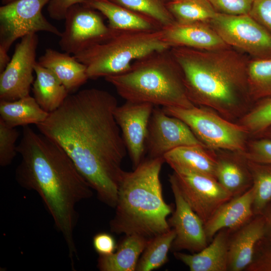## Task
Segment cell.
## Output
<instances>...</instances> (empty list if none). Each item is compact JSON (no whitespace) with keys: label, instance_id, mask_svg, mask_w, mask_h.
I'll return each mask as SVG.
<instances>
[{"label":"cell","instance_id":"1","mask_svg":"<svg viewBox=\"0 0 271 271\" xmlns=\"http://www.w3.org/2000/svg\"><path fill=\"white\" fill-rule=\"evenodd\" d=\"M116 98L97 88L68 95L37 127L59 145L94 190L98 199L115 208L125 172L126 148L114 115Z\"/></svg>","mask_w":271,"mask_h":271},{"label":"cell","instance_id":"2","mask_svg":"<svg viewBox=\"0 0 271 271\" xmlns=\"http://www.w3.org/2000/svg\"><path fill=\"white\" fill-rule=\"evenodd\" d=\"M17 152L21 160L16 179L22 187L39 195L66 242L73 265L76 206L91 197L92 188L59 145L28 125L24 126Z\"/></svg>","mask_w":271,"mask_h":271},{"label":"cell","instance_id":"3","mask_svg":"<svg viewBox=\"0 0 271 271\" xmlns=\"http://www.w3.org/2000/svg\"><path fill=\"white\" fill-rule=\"evenodd\" d=\"M171 52L182 71L189 98L236 122L252 106L248 92L249 60L230 47L200 50L174 47Z\"/></svg>","mask_w":271,"mask_h":271},{"label":"cell","instance_id":"4","mask_svg":"<svg viewBox=\"0 0 271 271\" xmlns=\"http://www.w3.org/2000/svg\"><path fill=\"white\" fill-rule=\"evenodd\" d=\"M164 162V158H149L133 171H125L110 221L111 232L150 239L171 229L167 217L172 208L164 199L160 179Z\"/></svg>","mask_w":271,"mask_h":271},{"label":"cell","instance_id":"5","mask_svg":"<svg viewBox=\"0 0 271 271\" xmlns=\"http://www.w3.org/2000/svg\"><path fill=\"white\" fill-rule=\"evenodd\" d=\"M104 78L126 101L162 107L196 106L188 97L170 49L151 53L134 61L125 72Z\"/></svg>","mask_w":271,"mask_h":271},{"label":"cell","instance_id":"6","mask_svg":"<svg viewBox=\"0 0 271 271\" xmlns=\"http://www.w3.org/2000/svg\"><path fill=\"white\" fill-rule=\"evenodd\" d=\"M170 49L163 39L162 28L155 31L112 29L105 39L74 56L86 67L89 79H95L123 73L134 61Z\"/></svg>","mask_w":271,"mask_h":271},{"label":"cell","instance_id":"7","mask_svg":"<svg viewBox=\"0 0 271 271\" xmlns=\"http://www.w3.org/2000/svg\"><path fill=\"white\" fill-rule=\"evenodd\" d=\"M166 113L184 121L208 149L244 151L249 133L237 122L230 121L204 106L163 107Z\"/></svg>","mask_w":271,"mask_h":271},{"label":"cell","instance_id":"8","mask_svg":"<svg viewBox=\"0 0 271 271\" xmlns=\"http://www.w3.org/2000/svg\"><path fill=\"white\" fill-rule=\"evenodd\" d=\"M209 24L228 46L252 58H271V34L249 14L217 13Z\"/></svg>","mask_w":271,"mask_h":271},{"label":"cell","instance_id":"9","mask_svg":"<svg viewBox=\"0 0 271 271\" xmlns=\"http://www.w3.org/2000/svg\"><path fill=\"white\" fill-rule=\"evenodd\" d=\"M49 0H15L0 7V48L9 51L19 38L44 31L60 37L61 32L42 14Z\"/></svg>","mask_w":271,"mask_h":271},{"label":"cell","instance_id":"10","mask_svg":"<svg viewBox=\"0 0 271 271\" xmlns=\"http://www.w3.org/2000/svg\"><path fill=\"white\" fill-rule=\"evenodd\" d=\"M186 201L204 224L232 195L215 178L177 165H170Z\"/></svg>","mask_w":271,"mask_h":271},{"label":"cell","instance_id":"11","mask_svg":"<svg viewBox=\"0 0 271 271\" xmlns=\"http://www.w3.org/2000/svg\"><path fill=\"white\" fill-rule=\"evenodd\" d=\"M38 44L37 35L31 33L16 45L10 62L0 74L1 100L14 101L30 95Z\"/></svg>","mask_w":271,"mask_h":271},{"label":"cell","instance_id":"12","mask_svg":"<svg viewBox=\"0 0 271 271\" xmlns=\"http://www.w3.org/2000/svg\"><path fill=\"white\" fill-rule=\"evenodd\" d=\"M64 20L59 44L61 50L73 55L105 39L112 30L96 10L81 4L71 7Z\"/></svg>","mask_w":271,"mask_h":271},{"label":"cell","instance_id":"13","mask_svg":"<svg viewBox=\"0 0 271 271\" xmlns=\"http://www.w3.org/2000/svg\"><path fill=\"white\" fill-rule=\"evenodd\" d=\"M191 145L205 146L184 121L167 114L159 106H155L146 141V151L149 158H163L175 148Z\"/></svg>","mask_w":271,"mask_h":271},{"label":"cell","instance_id":"14","mask_svg":"<svg viewBox=\"0 0 271 271\" xmlns=\"http://www.w3.org/2000/svg\"><path fill=\"white\" fill-rule=\"evenodd\" d=\"M169 181L175 202V210L168 221L176 234L171 249L197 252L209 242L204 223L183 197L173 173L170 175Z\"/></svg>","mask_w":271,"mask_h":271},{"label":"cell","instance_id":"15","mask_svg":"<svg viewBox=\"0 0 271 271\" xmlns=\"http://www.w3.org/2000/svg\"><path fill=\"white\" fill-rule=\"evenodd\" d=\"M154 106L149 103L126 101L114 111L134 169L143 160L149 122Z\"/></svg>","mask_w":271,"mask_h":271},{"label":"cell","instance_id":"16","mask_svg":"<svg viewBox=\"0 0 271 271\" xmlns=\"http://www.w3.org/2000/svg\"><path fill=\"white\" fill-rule=\"evenodd\" d=\"M162 31L163 39L170 48L186 47L208 50L229 47L207 23L175 21L162 27Z\"/></svg>","mask_w":271,"mask_h":271},{"label":"cell","instance_id":"17","mask_svg":"<svg viewBox=\"0 0 271 271\" xmlns=\"http://www.w3.org/2000/svg\"><path fill=\"white\" fill-rule=\"evenodd\" d=\"M263 214L254 215L242 226L232 231L228 241V270H245L251 263L257 243L265 236Z\"/></svg>","mask_w":271,"mask_h":271},{"label":"cell","instance_id":"18","mask_svg":"<svg viewBox=\"0 0 271 271\" xmlns=\"http://www.w3.org/2000/svg\"><path fill=\"white\" fill-rule=\"evenodd\" d=\"M254 196V190L252 186L245 192L232 198L217 210L204 224L209 242L220 230L229 229L235 231L253 217Z\"/></svg>","mask_w":271,"mask_h":271},{"label":"cell","instance_id":"19","mask_svg":"<svg viewBox=\"0 0 271 271\" xmlns=\"http://www.w3.org/2000/svg\"><path fill=\"white\" fill-rule=\"evenodd\" d=\"M216 159L215 177L232 196L241 195L252 185L247 159L241 152L214 150Z\"/></svg>","mask_w":271,"mask_h":271},{"label":"cell","instance_id":"20","mask_svg":"<svg viewBox=\"0 0 271 271\" xmlns=\"http://www.w3.org/2000/svg\"><path fill=\"white\" fill-rule=\"evenodd\" d=\"M232 232L229 229H221L200 251L191 254L174 251V256L191 271H227L228 241Z\"/></svg>","mask_w":271,"mask_h":271},{"label":"cell","instance_id":"21","mask_svg":"<svg viewBox=\"0 0 271 271\" xmlns=\"http://www.w3.org/2000/svg\"><path fill=\"white\" fill-rule=\"evenodd\" d=\"M96 10L108 20V27L124 30L155 31L162 26L151 18L110 0H85L82 4Z\"/></svg>","mask_w":271,"mask_h":271},{"label":"cell","instance_id":"22","mask_svg":"<svg viewBox=\"0 0 271 271\" xmlns=\"http://www.w3.org/2000/svg\"><path fill=\"white\" fill-rule=\"evenodd\" d=\"M38 62L51 71L69 92L78 89L89 79L85 65L66 52L47 49Z\"/></svg>","mask_w":271,"mask_h":271},{"label":"cell","instance_id":"23","mask_svg":"<svg viewBox=\"0 0 271 271\" xmlns=\"http://www.w3.org/2000/svg\"><path fill=\"white\" fill-rule=\"evenodd\" d=\"M115 251L108 255H99L97 267L101 271H134L148 239L142 236L125 235Z\"/></svg>","mask_w":271,"mask_h":271},{"label":"cell","instance_id":"24","mask_svg":"<svg viewBox=\"0 0 271 271\" xmlns=\"http://www.w3.org/2000/svg\"><path fill=\"white\" fill-rule=\"evenodd\" d=\"M165 162L216 179V159L214 150L200 145L185 146L175 148L163 157Z\"/></svg>","mask_w":271,"mask_h":271},{"label":"cell","instance_id":"25","mask_svg":"<svg viewBox=\"0 0 271 271\" xmlns=\"http://www.w3.org/2000/svg\"><path fill=\"white\" fill-rule=\"evenodd\" d=\"M34 72L36 77L32 85L34 97L43 110L52 112L63 103L69 92L51 71L38 61Z\"/></svg>","mask_w":271,"mask_h":271},{"label":"cell","instance_id":"26","mask_svg":"<svg viewBox=\"0 0 271 271\" xmlns=\"http://www.w3.org/2000/svg\"><path fill=\"white\" fill-rule=\"evenodd\" d=\"M49 114L30 95L14 101H0V119L13 127L37 125L44 121Z\"/></svg>","mask_w":271,"mask_h":271},{"label":"cell","instance_id":"27","mask_svg":"<svg viewBox=\"0 0 271 271\" xmlns=\"http://www.w3.org/2000/svg\"><path fill=\"white\" fill-rule=\"evenodd\" d=\"M176 234L173 229L149 239L139 260L137 271H151L164 265L168 260Z\"/></svg>","mask_w":271,"mask_h":271},{"label":"cell","instance_id":"28","mask_svg":"<svg viewBox=\"0 0 271 271\" xmlns=\"http://www.w3.org/2000/svg\"><path fill=\"white\" fill-rule=\"evenodd\" d=\"M167 7L175 21L210 23L217 13L208 0H169Z\"/></svg>","mask_w":271,"mask_h":271},{"label":"cell","instance_id":"29","mask_svg":"<svg viewBox=\"0 0 271 271\" xmlns=\"http://www.w3.org/2000/svg\"><path fill=\"white\" fill-rule=\"evenodd\" d=\"M247 79L249 94L253 102L271 97V58L250 59Z\"/></svg>","mask_w":271,"mask_h":271},{"label":"cell","instance_id":"30","mask_svg":"<svg viewBox=\"0 0 271 271\" xmlns=\"http://www.w3.org/2000/svg\"><path fill=\"white\" fill-rule=\"evenodd\" d=\"M247 163L254 190L253 213L254 215L262 214L271 201V164L247 159Z\"/></svg>","mask_w":271,"mask_h":271},{"label":"cell","instance_id":"31","mask_svg":"<svg viewBox=\"0 0 271 271\" xmlns=\"http://www.w3.org/2000/svg\"><path fill=\"white\" fill-rule=\"evenodd\" d=\"M110 1L151 18L162 27L168 26L175 21L167 7L166 0Z\"/></svg>","mask_w":271,"mask_h":271},{"label":"cell","instance_id":"32","mask_svg":"<svg viewBox=\"0 0 271 271\" xmlns=\"http://www.w3.org/2000/svg\"><path fill=\"white\" fill-rule=\"evenodd\" d=\"M237 122L246 129L250 137L262 133L271 126V97L257 101Z\"/></svg>","mask_w":271,"mask_h":271},{"label":"cell","instance_id":"33","mask_svg":"<svg viewBox=\"0 0 271 271\" xmlns=\"http://www.w3.org/2000/svg\"><path fill=\"white\" fill-rule=\"evenodd\" d=\"M20 132L16 127L10 126L0 119V165H10L17 152L16 142Z\"/></svg>","mask_w":271,"mask_h":271},{"label":"cell","instance_id":"34","mask_svg":"<svg viewBox=\"0 0 271 271\" xmlns=\"http://www.w3.org/2000/svg\"><path fill=\"white\" fill-rule=\"evenodd\" d=\"M241 153L247 160L271 164V139L261 137L248 140L244 151Z\"/></svg>","mask_w":271,"mask_h":271},{"label":"cell","instance_id":"35","mask_svg":"<svg viewBox=\"0 0 271 271\" xmlns=\"http://www.w3.org/2000/svg\"><path fill=\"white\" fill-rule=\"evenodd\" d=\"M245 270L271 271V237H264L257 243L253 260Z\"/></svg>","mask_w":271,"mask_h":271},{"label":"cell","instance_id":"36","mask_svg":"<svg viewBox=\"0 0 271 271\" xmlns=\"http://www.w3.org/2000/svg\"><path fill=\"white\" fill-rule=\"evenodd\" d=\"M217 13L229 15L249 14L254 0H208Z\"/></svg>","mask_w":271,"mask_h":271},{"label":"cell","instance_id":"37","mask_svg":"<svg viewBox=\"0 0 271 271\" xmlns=\"http://www.w3.org/2000/svg\"><path fill=\"white\" fill-rule=\"evenodd\" d=\"M249 15L271 34V0H254Z\"/></svg>","mask_w":271,"mask_h":271},{"label":"cell","instance_id":"38","mask_svg":"<svg viewBox=\"0 0 271 271\" xmlns=\"http://www.w3.org/2000/svg\"><path fill=\"white\" fill-rule=\"evenodd\" d=\"M92 244L99 255L111 254L115 251L117 246L113 236L104 232L95 234L93 238Z\"/></svg>","mask_w":271,"mask_h":271},{"label":"cell","instance_id":"39","mask_svg":"<svg viewBox=\"0 0 271 271\" xmlns=\"http://www.w3.org/2000/svg\"><path fill=\"white\" fill-rule=\"evenodd\" d=\"M85 0H49L47 11L49 16L56 20H64L68 10L72 6L82 4Z\"/></svg>","mask_w":271,"mask_h":271},{"label":"cell","instance_id":"40","mask_svg":"<svg viewBox=\"0 0 271 271\" xmlns=\"http://www.w3.org/2000/svg\"><path fill=\"white\" fill-rule=\"evenodd\" d=\"M8 51L4 48H0V72L2 73L6 68L11 60Z\"/></svg>","mask_w":271,"mask_h":271},{"label":"cell","instance_id":"41","mask_svg":"<svg viewBox=\"0 0 271 271\" xmlns=\"http://www.w3.org/2000/svg\"><path fill=\"white\" fill-rule=\"evenodd\" d=\"M265 221V233L264 237H271V210L267 213H263Z\"/></svg>","mask_w":271,"mask_h":271},{"label":"cell","instance_id":"42","mask_svg":"<svg viewBox=\"0 0 271 271\" xmlns=\"http://www.w3.org/2000/svg\"><path fill=\"white\" fill-rule=\"evenodd\" d=\"M259 136H260L261 137L271 139V126L268 128L265 131H264L256 137Z\"/></svg>","mask_w":271,"mask_h":271},{"label":"cell","instance_id":"43","mask_svg":"<svg viewBox=\"0 0 271 271\" xmlns=\"http://www.w3.org/2000/svg\"><path fill=\"white\" fill-rule=\"evenodd\" d=\"M15 0H2V3L3 5H6Z\"/></svg>","mask_w":271,"mask_h":271}]
</instances>
